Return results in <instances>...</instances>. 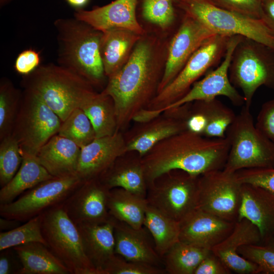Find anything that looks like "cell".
<instances>
[{"mask_svg":"<svg viewBox=\"0 0 274 274\" xmlns=\"http://www.w3.org/2000/svg\"><path fill=\"white\" fill-rule=\"evenodd\" d=\"M170 37L146 31L126 63L108 79L102 91L114 101L118 130L127 127L135 114L147 108L157 94Z\"/></svg>","mask_w":274,"mask_h":274,"instance_id":"obj_1","label":"cell"},{"mask_svg":"<svg viewBox=\"0 0 274 274\" xmlns=\"http://www.w3.org/2000/svg\"><path fill=\"white\" fill-rule=\"evenodd\" d=\"M229 150L226 137L210 138L188 130L170 136L141 157L148 187L173 170L200 176L223 169Z\"/></svg>","mask_w":274,"mask_h":274,"instance_id":"obj_2","label":"cell"},{"mask_svg":"<svg viewBox=\"0 0 274 274\" xmlns=\"http://www.w3.org/2000/svg\"><path fill=\"white\" fill-rule=\"evenodd\" d=\"M54 24L58 64L79 74L94 88L104 89L108 78L100 52L102 32L75 17L59 18Z\"/></svg>","mask_w":274,"mask_h":274,"instance_id":"obj_3","label":"cell"},{"mask_svg":"<svg viewBox=\"0 0 274 274\" xmlns=\"http://www.w3.org/2000/svg\"><path fill=\"white\" fill-rule=\"evenodd\" d=\"M25 76L24 88L37 94L62 121L96 91L85 78L59 64L39 66Z\"/></svg>","mask_w":274,"mask_h":274,"instance_id":"obj_4","label":"cell"},{"mask_svg":"<svg viewBox=\"0 0 274 274\" xmlns=\"http://www.w3.org/2000/svg\"><path fill=\"white\" fill-rule=\"evenodd\" d=\"M229 150L224 169L274 168V144L256 126L250 108L243 106L227 128Z\"/></svg>","mask_w":274,"mask_h":274,"instance_id":"obj_5","label":"cell"},{"mask_svg":"<svg viewBox=\"0 0 274 274\" xmlns=\"http://www.w3.org/2000/svg\"><path fill=\"white\" fill-rule=\"evenodd\" d=\"M231 84L242 92L250 108L257 90L264 86L274 90V50L243 37L233 51L229 68Z\"/></svg>","mask_w":274,"mask_h":274,"instance_id":"obj_6","label":"cell"},{"mask_svg":"<svg viewBox=\"0 0 274 274\" xmlns=\"http://www.w3.org/2000/svg\"><path fill=\"white\" fill-rule=\"evenodd\" d=\"M177 7L216 35L241 36L274 50V34L262 19L218 7L208 0H175Z\"/></svg>","mask_w":274,"mask_h":274,"instance_id":"obj_7","label":"cell"},{"mask_svg":"<svg viewBox=\"0 0 274 274\" xmlns=\"http://www.w3.org/2000/svg\"><path fill=\"white\" fill-rule=\"evenodd\" d=\"M41 229L48 248L71 274H99L87 258L77 226L62 203L41 214Z\"/></svg>","mask_w":274,"mask_h":274,"instance_id":"obj_8","label":"cell"},{"mask_svg":"<svg viewBox=\"0 0 274 274\" xmlns=\"http://www.w3.org/2000/svg\"><path fill=\"white\" fill-rule=\"evenodd\" d=\"M62 122L37 94L25 88L12 134L21 153L36 156L40 149L58 134Z\"/></svg>","mask_w":274,"mask_h":274,"instance_id":"obj_9","label":"cell"},{"mask_svg":"<svg viewBox=\"0 0 274 274\" xmlns=\"http://www.w3.org/2000/svg\"><path fill=\"white\" fill-rule=\"evenodd\" d=\"M230 38L215 35L206 41L175 79L157 93L147 109L163 112L164 109L182 98L200 77L217 66L224 57Z\"/></svg>","mask_w":274,"mask_h":274,"instance_id":"obj_10","label":"cell"},{"mask_svg":"<svg viewBox=\"0 0 274 274\" xmlns=\"http://www.w3.org/2000/svg\"><path fill=\"white\" fill-rule=\"evenodd\" d=\"M199 176L173 170L148 187V204L180 222L197 208Z\"/></svg>","mask_w":274,"mask_h":274,"instance_id":"obj_11","label":"cell"},{"mask_svg":"<svg viewBox=\"0 0 274 274\" xmlns=\"http://www.w3.org/2000/svg\"><path fill=\"white\" fill-rule=\"evenodd\" d=\"M82 182L77 175L53 177L43 181L13 201L0 204V215L24 223L62 203Z\"/></svg>","mask_w":274,"mask_h":274,"instance_id":"obj_12","label":"cell"},{"mask_svg":"<svg viewBox=\"0 0 274 274\" xmlns=\"http://www.w3.org/2000/svg\"><path fill=\"white\" fill-rule=\"evenodd\" d=\"M242 186L235 173L224 169L202 174L199 177L197 208L236 222L242 201Z\"/></svg>","mask_w":274,"mask_h":274,"instance_id":"obj_13","label":"cell"},{"mask_svg":"<svg viewBox=\"0 0 274 274\" xmlns=\"http://www.w3.org/2000/svg\"><path fill=\"white\" fill-rule=\"evenodd\" d=\"M190 102L166 109L158 117L145 123H136L124 134L126 151L141 157L161 141L187 129L186 120Z\"/></svg>","mask_w":274,"mask_h":274,"instance_id":"obj_14","label":"cell"},{"mask_svg":"<svg viewBox=\"0 0 274 274\" xmlns=\"http://www.w3.org/2000/svg\"><path fill=\"white\" fill-rule=\"evenodd\" d=\"M215 35L184 13L180 25L168 42L165 68L158 93L175 79L196 50Z\"/></svg>","mask_w":274,"mask_h":274,"instance_id":"obj_15","label":"cell"},{"mask_svg":"<svg viewBox=\"0 0 274 274\" xmlns=\"http://www.w3.org/2000/svg\"><path fill=\"white\" fill-rule=\"evenodd\" d=\"M243 36L230 37L223 61L214 70L207 72L204 77L195 82L188 93L182 98L163 110L176 108L196 100H207L219 96L228 98L237 107L245 105V99L231 84L229 77V68L232 55L237 44Z\"/></svg>","mask_w":274,"mask_h":274,"instance_id":"obj_16","label":"cell"},{"mask_svg":"<svg viewBox=\"0 0 274 274\" xmlns=\"http://www.w3.org/2000/svg\"><path fill=\"white\" fill-rule=\"evenodd\" d=\"M110 190L98 178L83 181L62 203L63 209L76 225L106 222Z\"/></svg>","mask_w":274,"mask_h":274,"instance_id":"obj_17","label":"cell"},{"mask_svg":"<svg viewBox=\"0 0 274 274\" xmlns=\"http://www.w3.org/2000/svg\"><path fill=\"white\" fill-rule=\"evenodd\" d=\"M80 150L76 175L81 181L99 178L120 156L127 153L124 134L96 138Z\"/></svg>","mask_w":274,"mask_h":274,"instance_id":"obj_18","label":"cell"},{"mask_svg":"<svg viewBox=\"0 0 274 274\" xmlns=\"http://www.w3.org/2000/svg\"><path fill=\"white\" fill-rule=\"evenodd\" d=\"M138 0H115L92 10L76 9L74 17L104 32L112 28H124L139 35L146 31L140 24L136 16Z\"/></svg>","mask_w":274,"mask_h":274,"instance_id":"obj_19","label":"cell"},{"mask_svg":"<svg viewBox=\"0 0 274 274\" xmlns=\"http://www.w3.org/2000/svg\"><path fill=\"white\" fill-rule=\"evenodd\" d=\"M262 244L258 228L246 218L237 220L231 233L212 251L231 272L237 274H259L258 266L238 253L242 246Z\"/></svg>","mask_w":274,"mask_h":274,"instance_id":"obj_20","label":"cell"},{"mask_svg":"<svg viewBox=\"0 0 274 274\" xmlns=\"http://www.w3.org/2000/svg\"><path fill=\"white\" fill-rule=\"evenodd\" d=\"M179 223L180 241L212 250L231 233L235 222L197 208Z\"/></svg>","mask_w":274,"mask_h":274,"instance_id":"obj_21","label":"cell"},{"mask_svg":"<svg viewBox=\"0 0 274 274\" xmlns=\"http://www.w3.org/2000/svg\"><path fill=\"white\" fill-rule=\"evenodd\" d=\"M246 218L258 228L264 244L274 239V193L263 188L242 184L238 220Z\"/></svg>","mask_w":274,"mask_h":274,"instance_id":"obj_22","label":"cell"},{"mask_svg":"<svg viewBox=\"0 0 274 274\" xmlns=\"http://www.w3.org/2000/svg\"><path fill=\"white\" fill-rule=\"evenodd\" d=\"M112 218L115 253L128 261L159 266L162 259L157 252L154 244L151 242L146 227L135 229Z\"/></svg>","mask_w":274,"mask_h":274,"instance_id":"obj_23","label":"cell"},{"mask_svg":"<svg viewBox=\"0 0 274 274\" xmlns=\"http://www.w3.org/2000/svg\"><path fill=\"white\" fill-rule=\"evenodd\" d=\"M98 178L110 190L121 188L146 198L148 184L141 157L136 152L119 157Z\"/></svg>","mask_w":274,"mask_h":274,"instance_id":"obj_24","label":"cell"},{"mask_svg":"<svg viewBox=\"0 0 274 274\" xmlns=\"http://www.w3.org/2000/svg\"><path fill=\"white\" fill-rule=\"evenodd\" d=\"M76 225L87 258L99 274H105L106 265L115 254L113 218L110 216L102 223Z\"/></svg>","mask_w":274,"mask_h":274,"instance_id":"obj_25","label":"cell"},{"mask_svg":"<svg viewBox=\"0 0 274 274\" xmlns=\"http://www.w3.org/2000/svg\"><path fill=\"white\" fill-rule=\"evenodd\" d=\"M184 13L175 0H138V20L146 31L170 37L177 30Z\"/></svg>","mask_w":274,"mask_h":274,"instance_id":"obj_26","label":"cell"},{"mask_svg":"<svg viewBox=\"0 0 274 274\" xmlns=\"http://www.w3.org/2000/svg\"><path fill=\"white\" fill-rule=\"evenodd\" d=\"M80 150L74 142L56 134L40 149L36 157L54 177L76 175Z\"/></svg>","mask_w":274,"mask_h":274,"instance_id":"obj_27","label":"cell"},{"mask_svg":"<svg viewBox=\"0 0 274 274\" xmlns=\"http://www.w3.org/2000/svg\"><path fill=\"white\" fill-rule=\"evenodd\" d=\"M141 36L124 28H112L102 32L100 52L108 79L126 63Z\"/></svg>","mask_w":274,"mask_h":274,"instance_id":"obj_28","label":"cell"},{"mask_svg":"<svg viewBox=\"0 0 274 274\" xmlns=\"http://www.w3.org/2000/svg\"><path fill=\"white\" fill-rule=\"evenodd\" d=\"M21 154L22 161L18 172L0 190V204L13 201L26 190L54 177L39 162L36 156Z\"/></svg>","mask_w":274,"mask_h":274,"instance_id":"obj_29","label":"cell"},{"mask_svg":"<svg viewBox=\"0 0 274 274\" xmlns=\"http://www.w3.org/2000/svg\"><path fill=\"white\" fill-rule=\"evenodd\" d=\"M22 264L19 274H71L67 268L39 242L13 247Z\"/></svg>","mask_w":274,"mask_h":274,"instance_id":"obj_30","label":"cell"},{"mask_svg":"<svg viewBox=\"0 0 274 274\" xmlns=\"http://www.w3.org/2000/svg\"><path fill=\"white\" fill-rule=\"evenodd\" d=\"M148 205L146 198L123 188H115L110 190L107 206L110 216L135 229L144 226Z\"/></svg>","mask_w":274,"mask_h":274,"instance_id":"obj_31","label":"cell"},{"mask_svg":"<svg viewBox=\"0 0 274 274\" xmlns=\"http://www.w3.org/2000/svg\"><path fill=\"white\" fill-rule=\"evenodd\" d=\"M144 226L153 239L155 249L162 258L180 240V223L157 209L148 204Z\"/></svg>","mask_w":274,"mask_h":274,"instance_id":"obj_32","label":"cell"},{"mask_svg":"<svg viewBox=\"0 0 274 274\" xmlns=\"http://www.w3.org/2000/svg\"><path fill=\"white\" fill-rule=\"evenodd\" d=\"M81 108L91 122L96 138L110 135L118 131L114 101L102 90L95 91Z\"/></svg>","mask_w":274,"mask_h":274,"instance_id":"obj_33","label":"cell"},{"mask_svg":"<svg viewBox=\"0 0 274 274\" xmlns=\"http://www.w3.org/2000/svg\"><path fill=\"white\" fill-rule=\"evenodd\" d=\"M212 250L179 241L163 257L165 272L194 274L197 267Z\"/></svg>","mask_w":274,"mask_h":274,"instance_id":"obj_34","label":"cell"},{"mask_svg":"<svg viewBox=\"0 0 274 274\" xmlns=\"http://www.w3.org/2000/svg\"><path fill=\"white\" fill-rule=\"evenodd\" d=\"M195 101L207 121L203 135L210 138H225L227 128L235 118L234 111L216 98Z\"/></svg>","mask_w":274,"mask_h":274,"instance_id":"obj_35","label":"cell"},{"mask_svg":"<svg viewBox=\"0 0 274 274\" xmlns=\"http://www.w3.org/2000/svg\"><path fill=\"white\" fill-rule=\"evenodd\" d=\"M22 93L11 81L3 78L0 83V139L12 134Z\"/></svg>","mask_w":274,"mask_h":274,"instance_id":"obj_36","label":"cell"},{"mask_svg":"<svg viewBox=\"0 0 274 274\" xmlns=\"http://www.w3.org/2000/svg\"><path fill=\"white\" fill-rule=\"evenodd\" d=\"M58 134L71 140L80 148L96 138L91 122L81 108L75 109L62 122Z\"/></svg>","mask_w":274,"mask_h":274,"instance_id":"obj_37","label":"cell"},{"mask_svg":"<svg viewBox=\"0 0 274 274\" xmlns=\"http://www.w3.org/2000/svg\"><path fill=\"white\" fill-rule=\"evenodd\" d=\"M32 242L47 246L42 233L41 214L13 230L0 232V251Z\"/></svg>","mask_w":274,"mask_h":274,"instance_id":"obj_38","label":"cell"},{"mask_svg":"<svg viewBox=\"0 0 274 274\" xmlns=\"http://www.w3.org/2000/svg\"><path fill=\"white\" fill-rule=\"evenodd\" d=\"M22 155L19 144L12 135L1 140L0 186L3 187L14 177L20 167Z\"/></svg>","mask_w":274,"mask_h":274,"instance_id":"obj_39","label":"cell"},{"mask_svg":"<svg viewBox=\"0 0 274 274\" xmlns=\"http://www.w3.org/2000/svg\"><path fill=\"white\" fill-rule=\"evenodd\" d=\"M237 253L255 264L259 273L274 274V248L267 244H251L241 247Z\"/></svg>","mask_w":274,"mask_h":274,"instance_id":"obj_40","label":"cell"},{"mask_svg":"<svg viewBox=\"0 0 274 274\" xmlns=\"http://www.w3.org/2000/svg\"><path fill=\"white\" fill-rule=\"evenodd\" d=\"M105 274H163L160 267L141 262L128 261L115 254L104 269Z\"/></svg>","mask_w":274,"mask_h":274,"instance_id":"obj_41","label":"cell"},{"mask_svg":"<svg viewBox=\"0 0 274 274\" xmlns=\"http://www.w3.org/2000/svg\"><path fill=\"white\" fill-rule=\"evenodd\" d=\"M242 184H248L274 193V168H250L235 172Z\"/></svg>","mask_w":274,"mask_h":274,"instance_id":"obj_42","label":"cell"},{"mask_svg":"<svg viewBox=\"0 0 274 274\" xmlns=\"http://www.w3.org/2000/svg\"><path fill=\"white\" fill-rule=\"evenodd\" d=\"M221 8L255 19H261L263 0H208Z\"/></svg>","mask_w":274,"mask_h":274,"instance_id":"obj_43","label":"cell"},{"mask_svg":"<svg viewBox=\"0 0 274 274\" xmlns=\"http://www.w3.org/2000/svg\"><path fill=\"white\" fill-rule=\"evenodd\" d=\"M255 125L274 144V98L262 105Z\"/></svg>","mask_w":274,"mask_h":274,"instance_id":"obj_44","label":"cell"},{"mask_svg":"<svg viewBox=\"0 0 274 274\" xmlns=\"http://www.w3.org/2000/svg\"><path fill=\"white\" fill-rule=\"evenodd\" d=\"M40 60L38 52L34 50L27 49L18 54L15 62L14 67L17 73L26 76L39 66Z\"/></svg>","mask_w":274,"mask_h":274,"instance_id":"obj_45","label":"cell"},{"mask_svg":"<svg viewBox=\"0 0 274 274\" xmlns=\"http://www.w3.org/2000/svg\"><path fill=\"white\" fill-rule=\"evenodd\" d=\"M232 272L212 251L200 263L194 274H230Z\"/></svg>","mask_w":274,"mask_h":274,"instance_id":"obj_46","label":"cell"},{"mask_svg":"<svg viewBox=\"0 0 274 274\" xmlns=\"http://www.w3.org/2000/svg\"><path fill=\"white\" fill-rule=\"evenodd\" d=\"M0 251V274H19L22 264L13 248Z\"/></svg>","mask_w":274,"mask_h":274,"instance_id":"obj_47","label":"cell"},{"mask_svg":"<svg viewBox=\"0 0 274 274\" xmlns=\"http://www.w3.org/2000/svg\"><path fill=\"white\" fill-rule=\"evenodd\" d=\"M261 19L274 34V0H263Z\"/></svg>","mask_w":274,"mask_h":274,"instance_id":"obj_48","label":"cell"},{"mask_svg":"<svg viewBox=\"0 0 274 274\" xmlns=\"http://www.w3.org/2000/svg\"><path fill=\"white\" fill-rule=\"evenodd\" d=\"M162 113L161 111L144 109L135 114L133 117L132 121L136 123L147 122L156 118Z\"/></svg>","mask_w":274,"mask_h":274,"instance_id":"obj_49","label":"cell"},{"mask_svg":"<svg viewBox=\"0 0 274 274\" xmlns=\"http://www.w3.org/2000/svg\"><path fill=\"white\" fill-rule=\"evenodd\" d=\"M22 222L16 219L1 217L0 218L1 231H7L13 230L20 225Z\"/></svg>","mask_w":274,"mask_h":274,"instance_id":"obj_50","label":"cell"},{"mask_svg":"<svg viewBox=\"0 0 274 274\" xmlns=\"http://www.w3.org/2000/svg\"><path fill=\"white\" fill-rule=\"evenodd\" d=\"M89 0H66L67 3L76 9H82L88 3Z\"/></svg>","mask_w":274,"mask_h":274,"instance_id":"obj_51","label":"cell"},{"mask_svg":"<svg viewBox=\"0 0 274 274\" xmlns=\"http://www.w3.org/2000/svg\"><path fill=\"white\" fill-rule=\"evenodd\" d=\"M13 0H0V7L3 8L4 6L10 4Z\"/></svg>","mask_w":274,"mask_h":274,"instance_id":"obj_52","label":"cell"},{"mask_svg":"<svg viewBox=\"0 0 274 274\" xmlns=\"http://www.w3.org/2000/svg\"><path fill=\"white\" fill-rule=\"evenodd\" d=\"M264 244H267L271 247H272L273 248H274V239H272V240H270V241H269L268 242Z\"/></svg>","mask_w":274,"mask_h":274,"instance_id":"obj_53","label":"cell"}]
</instances>
